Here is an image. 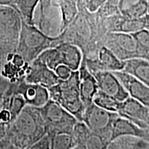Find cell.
<instances>
[{
	"label": "cell",
	"mask_w": 149,
	"mask_h": 149,
	"mask_svg": "<svg viewBox=\"0 0 149 149\" xmlns=\"http://www.w3.org/2000/svg\"><path fill=\"white\" fill-rule=\"evenodd\" d=\"M84 58L85 59L87 68L90 71H122L124 69L126 65V61L119 59L111 50L105 46H102L99 48L95 58L88 59L84 57Z\"/></svg>",
	"instance_id": "14"
},
{
	"label": "cell",
	"mask_w": 149,
	"mask_h": 149,
	"mask_svg": "<svg viewBox=\"0 0 149 149\" xmlns=\"http://www.w3.org/2000/svg\"><path fill=\"white\" fill-rule=\"evenodd\" d=\"M83 58L82 51L77 46L62 42L46 50L37 59L54 71L60 65H64L72 71H76L79 70Z\"/></svg>",
	"instance_id": "4"
},
{
	"label": "cell",
	"mask_w": 149,
	"mask_h": 149,
	"mask_svg": "<svg viewBox=\"0 0 149 149\" xmlns=\"http://www.w3.org/2000/svg\"><path fill=\"white\" fill-rule=\"evenodd\" d=\"M81 0H57L62 17V33L79 13V3Z\"/></svg>",
	"instance_id": "23"
},
{
	"label": "cell",
	"mask_w": 149,
	"mask_h": 149,
	"mask_svg": "<svg viewBox=\"0 0 149 149\" xmlns=\"http://www.w3.org/2000/svg\"><path fill=\"white\" fill-rule=\"evenodd\" d=\"M73 149H77V148H73Z\"/></svg>",
	"instance_id": "43"
},
{
	"label": "cell",
	"mask_w": 149,
	"mask_h": 149,
	"mask_svg": "<svg viewBox=\"0 0 149 149\" xmlns=\"http://www.w3.org/2000/svg\"><path fill=\"white\" fill-rule=\"evenodd\" d=\"M123 71L131 74L149 86V61L141 58L126 61Z\"/></svg>",
	"instance_id": "21"
},
{
	"label": "cell",
	"mask_w": 149,
	"mask_h": 149,
	"mask_svg": "<svg viewBox=\"0 0 149 149\" xmlns=\"http://www.w3.org/2000/svg\"><path fill=\"white\" fill-rule=\"evenodd\" d=\"M71 135L77 149H107L111 144L109 139L92 131L84 122L78 121Z\"/></svg>",
	"instance_id": "11"
},
{
	"label": "cell",
	"mask_w": 149,
	"mask_h": 149,
	"mask_svg": "<svg viewBox=\"0 0 149 149\" xmlns=\"http://www.w3.org/2000/svg\"><path fill=\"white\" fill-rule=\"evenodd\" d=\"M93 103L102 109L111 112L117 113L120 109V102L107 93L98 90L93 98Z\"/></svg>",
	"instance_id": "26"
},
{
	"label": "cell",
	"mask_w": 149,
	"mask_h": 149,
	"mask_svg": "<svg viewBox=\"0 0 149 149\" xmlns=\"http://www.w3.org/2000/svg\"><path fill=\"white\" fill-rule=\"evenodd\" d=\"M15 0H0V6H10L15 7Z\"/></svg>",
	"instance_id": "37"
},
{
	"label": "cell",
	"mask_w": 149,
	"mask_h": 149,
	"mask_svg": "<svg viewBox=\"0 0 149 149\" xmlns=\"http://www.w3.org/2000/svg\"><path fill=\"white\" fill-rule=\"evenodd\" d=\"M132 35L140 48L141 59L149 61V33L146 29H143Z\"/></svg>",
	"instance_id": "28"
},
{
	"label": "cell",
	"mask_w": 149,
	"mask_h": 149,
	"mask_svg": "<svg viewBox=\"0 0 149 149\" xmlns=\"http://www.w3.org/2000/svg\"><path fill=\"white\" fill-rule=\"evenodd\" d=\"M28 149H51V135L46 134Z\"/></svg>",
	"instance_id": "30"
},
{
	"label": "cell",
	"mask_w": 149,
	"mask_h": 149,
	"mask_svg": "<svg viewBox=\"0 0 149 149\" xmlns=\"http://www.w3.org/2000/svg\"><path fill=\"white\" fill-rule=\"evenodd\" d=\"M79 92L85 109L93 103V98L99 88L97 83L93 74L87 68L84 58L79 68Z\"/></svg>",
	"instance_id": "19"
},
{
	"label": "cell",
	"mask_w": 149,
	"mask_h": 149,
	"mask_svg": "<svg viewBox=\"0 0 149 149\" xmlns=\"http://www.w3.org/2000/svg\"><path fill=\"white\" fill-rule=\"evenodd\" d=\"M145 19V29L149 33V14L144 17Z\"/></svg>",
	"instance_id": "38"
},
{
	"label": "cell",
	"mask_w": 149,
	"mask_h": 149,
	"mask_svg": "<svg viewBox=\"0 0 149 149\" xmlns=\"http://www.w3.org/2000/svg\"><path fill=\"white\" fill-rule=\"evenodd\" d=\"M33 25L51 37L62 33V17L57 0H40L33 15Z\"/></svg>",
	"instance_id": "5"
},
{
	"label": "cell",
	"mask_w": 149,
	"mask_h": 149,
	"mask_svg": "<svg viewBox=\"0 0 149 149\" xmlns=\"http://www.w3.org/2000/svg\"><path fill=\"white\" fill-rule=\"evenodd\" d=\"M46 134L40 108L26 105L15 120L7 125L6 137L17 148L26 149Z\"/></svg>",
	"instance_id": "1"
},
{
	"label": "cell",
	"mask_w": 149,
	"mask_h": 149,
	"mask_svg": "<svg viewBox=\"0 0 149 149\" xmlns=\"http://www.w3.org/2000/svg\"><path fill=\"white\" fill-rule=\"evenodd\" d=\"M117 113L141 128L149 129V109L138 100L129 96L120 102Z\"/></svg>",
	"instance_id": "13"
},
{
	"label": "cell",
	"mask_w": 149,
	"mask_h": 149,
	"mask_svg": "<svg viewBox=\"0 0 149 149\" xmlns=\"http://www.w3.org/2000/svg\"><path fill=\"white\" fill-rule=\"evenodd\" d=\"M13 121L11 113L5 108H0V122L6 125H8Z\"/></svg>",
	"instance_id": "33"
},
{
	"label": "cell",
	"mask_w": 149,
	"mask_h": 149,
	"mask_svg": "<svg viewBox=\"0 0 149 149\" xmlns=\"http://www.w3.org/2000/svg\"><path fill=\"white\" fill-rule=\"evenodd\" d=\"M11 82L8 81L6 78L0 74V98H2L3 96L6 93L10 88Z\"/></svg>",
	"instance_id": "34"
},
{
	"label": "cell",
	"mask_w": 149,
	"mask_h": 149,
	"mask_svg": "<svg viewBox=\"0 0 149 149\" xmlns=\"http://www.w3.org/2000/svg\"><path fill=\"white\" fill-rule=\"evenodd\" d=\"M25 80L29 83L37 84L49 88L57 84L60 79L53 70L36 59L30 64Z\"/></svg>",
	"instance_id": "16"
},
{
	"label": "cell",
	"mask_w": 149,
	"mask_h": 149,
	"mask_svg": "<svg viewBox=\"0 0 149 149\" xmlns=\"http://www.w3.org/2000/svg\"><path fill=\"white\" fill-rule=\"evenodd\" d=\"M40 109L46 132L50 135L58 133L71 134L78 122L74 115L51 99Z\"/></svg>",
	"instance_id": "6"
},
{
	"label": "cell",
	"mask_w": 149,
	"mask_h": 149,
	"mask_svg": "<svg viewBox=\"0 0 149 149\" xmlns=\"http://www.w3.org/2000/svg\"><path fill=\"white\" fill-rule=\"evenodd\" d=\"M119 10L126 17H144L149 14V0H120Z\"/></svg>",
	"instance_id": "20"
},
{
	"label": "cell",
	"mask_w": 149,
	"mask_h": 149,
	"mask_svg": "<svg viewBox=\"0 0 149 149\" xmlns=\"http://www.w3.org/2000/svg\"><path fill=\"white\" fill-rule=\"evenodd\" d=\"M106 1L107 0H88L84 4L85 8L91 13H95L104 5Z\"/></svg>",
	"instance_id": "31"
},
{
	"label": "cell",
	"mask_w": 149,
	"mask_h": 149,
	"mask_svg": "<svg viewBox=\"0 0 149 149\" xmlns=\"http://www.w3.org/2000/svg\"><path fill=\"white\" fill-rule=\"evenodd\" d=\"M55 73L60 79H66L70 77L72 70L68 66L64 65H60L55 70Z\"/></svg>",
	"instance_id": "32"
},
{
	"label": "cell",
	"mask_w": 149,
	"mask_h": 149,
	"mask_svg": "<svg viewBox=\"0 0 149 149\" xmlns=\"http://www.w3.org/2000/svg\"><path fill=\"white\" fill-rule=\"evenodd\" d=\"M10 90L21 94L26 105L41 108L50 100L48 89L42 85L29 83L25 79L11 83Z\"/></svg>",
	"instance_id": "10"
},
{
	"label": "cell",
	"mask_w": 149,
	"mask_h": 149,
	"mask_svg": "<svg viewBox=\"0 0 149 149\" xmlns=\"http://www.w3.org/2000/svg\"><path fill=\"white\" fill-rule=\"evenodd\" d=\"M75 142L71 134L58 133L51 135V149H73Z\"/></svg>",
	"instance_id": "27"
},
{
	"label": "cell",
	"mask_w": 149,
	"mask_h": 149,
	"mask_svg": "<svg viewBox=\"0 0 149 149\" xmlns=\"http://www.w3.org/2000/svg\"><path fill=\"white\" fill-rule=\"evenodd\" d=\"M29 66L30 64L25 66H19L11 60L7 61L3 66L1 74L6 78L11 83L16 82L21 79H25Z\"/></svg>",
	"instance_id": "24"
},
{
	"label": "cell",
	"mask_w": 149,
	"mask_h": 149,
	"mask_svg": "<svg viewBox=\"0 0 149 149\" xmlns=\"http://www.w3.org/2000/svg\"><path fill=\"white\" fill-rule=\"evenodd\" d=\"M130 97L138 100L149 109V86L138 79L123 71L113 72Z\"/></svg>",
	"instance_id": "17"
},
{
	"label": "cell",
	"mask_w": 149,
	"mask_h": 149,
	"mask_svg": "<svg viewBox=\"0 0 149 149\" xmlns=\"http://www.w3.org/2000/svg\"><path fill=\"white\" fill-rule=\"evenodd\" d=\"M59 44V37L48 36L35 26L22 21L16 53L19 54L27 63L31 64L43 52Z\"/></svg>",
	"instance_id": "3"
},
{
	"label": "cell",
	"mask_w": 149,
	"mask_h": 149,
	"mask_svg": "<svg viewBox=\"0 0 149 149\" xmlns=\"http://www.w3.org/2000/svg\"><path fill=\"white\" fill-rule=\"evenodd\" d=\"M119 2L120 0H107L104 5L95 13L96 15L103 19L119 14Z\"/></svg>",
	"instance_id": "29"
},
{
	"label": "cell",
	"mask_w": 149,
	"mask_h": 149,
	"mask_svg": "<svg viewBox=\"0 0 149 149\" xmlns=\"http://www.w3.org/2000/svg\"><path fill=\"white\" fill-rule=\"evenodd\" d=\"M87 1H88V0H81V2H83L84 3V4H85V3Z\"/></svg>",
	"instance_id": "40"
},
{
	"label": "cell",
	"mask_w": 149,
	"mask_h": 149,
	"mask_svg": "<svg viewBox=\"0 0 149 149\" xmlns=\"http://www.w3.org/2000/svg\"><path fill=\"white\" fill-rule=\"evenodd\" d=\"M13 149H20V148H17V147H15V146H13ZM26 149H28V148H26Z\"/></svg>",
	"instance_id": "41"
},
{
	"label": "cell",
	"mask_w": 149,
	"mask_h": 149,
	"mask_svg": "<svg viewBox=\"0 0 149 149\" xmlns=\"http://www.w3.org/2000/svg\"><path fill=\"white\" fill-rule=\"evenodd\" d=\"M10 53H10V52L7 51L6 49H5L2 46H0V74H1V70L3 69V66L6 63L7 57H8V55Z\"/></svg>",
	"instance_id": "35"
},
{
	"label": "cell",
	"mask_w": 149,
	"mask_h": 149,
	"mask_svg": "<svg viewBox=\"0 0 149 149\" xmlns=\"http://www.w3.org/2000/svg\"><path fill=\"white\" fill-rule=\"evenodd\" d=\"M1 98H0V107H1Z\"/></svg>",
	"instance_id": "42"
},
{
	"label": "cell",
	"mask_w": 149,
	"mask_h": 149,
	"mask_svg": "<svg viewBox=\"0 0 149 149\" xmlns=\"http://www.w3.org/2000/svg\"><path fill=\"white\" fill-rule=\"evenodd\" d=\"M39 1L40 0H15V7L26 23L33 25V15Z\"/></svg>",
	"instance_id": "25"
},
{
	"label": "cell",
	"mask_w": 149,
	"mask_h": 149,
	"mask_svg": "<svg viewBox=\"0 0 149 149\" xmlns=\"http://www.w3.org/2000/svg\"><path fill=\"white\" fill-rule=\"evenodd\" d=\"M13 145L6 137L0 139V149H13Z\"/></svg>",
	"instance_id": "36"
},
{
	"label": "cell",
	"mask_w": 149,
	"mask_h": 149,
	"mask_svg": "<svg viewBox=\"0 0 149 149\" xmlns=\"http://www.w3.org/2000/svg\"><path fill=\"white\" fill-rule=\"evenodd\" d=\"M98 18L106 33H124L133 34L145 29L144 17L129 18L119 13L106 18Z\"/></svg>",
	"instance_id": "12"
},
{
	"label": "cell",
	"mask_w": 149,
	"mask_h": 149,
	"mask_svg": "<svg viewBox=\"0 0 149 149\" xmlns=\"http://www.w3.org/2000/svg\"><path fill=\"white\" fill-rule=\"evenodd\" d=\"M22 21L15 7L0 6V46L10 53L17 52Z\"/></svg>",
	"instance_id": "7"
},
{
	"label": "cell",
	"mask_w": 149,
	"mask_h": 149,
	"mask_svg": "<svg viewBox=\"0 0 149 149\" xmlns=\"http://www.w3.org/2000/svg\"><path fill=\"white\" fill-rule=\"evenodd\" d=\"M26 106V103L23 96L19 93L14 92L9 88L6 93L1 98V104L0 108L8 109L12 114L13 120H15Z\"/></svg>",
	"instance_id": "22"
},
{
	"label": "cell",
	"mask_w": 149,
	"mask_h": 149,
	"mask_svg": "<svg viewBox=\"0 0 149 149\" xmlns=\"http://www.w3.org/2000/svg\"><path fill=\"white\" fill-rule=\"evenodd\" d=\"M95 78L99 90L120 102L125 100L129 95L113 72L108 70L90 71Z\"/></svg>",
	"instance_id": "15"
},
{
	"label": "cell",
	"mask_w": 149,
	"mask_h": 149,
	"mask_svg": "<svg viewBox=\"0 0 149 149\" xmlns=\"http://www.w3.org/2000/svg\"><path fill=\"white\" fill-rule=\"evenodd\" d=\"M118 113L111 112L93 103L86 107L82 122L92 131L100 134L111 141V130Z\"/></svg>",
	"instance_id": "9"
},
{
	"label": "cell",
	"mask_w": 149,
	"mask_h": 149,
	"mask_svg": "<svg viewBox=\"0 0 149 149\" xmlns=\"http://www.w3.org/2000/svg\"><path fill=\"white\" fill-rule=\"evenodd\" d=\"M107 149H118V148H116V147H115V146H113V145L112 144H111L109 145V148H108Z\"/></svg>",
	"instance_id": "39"
},
{
	"label": "cell",
	"mask_w": 149,
	"mask_h": 149,
	"mask_svg": "<svg viewBox=\"0 0 149 149\" xmlns=\"http://www.w3.org/2000/svg\"><path fill=\"white\" fill-rule=\"evenodd\" d=\"M122 137H139L149 141V129L141 128L130 120L119 115L115 119L112 127L111 142Z\"/></svg>",
	"instance_id": "18"
},
{
	"label": "cell",
	"mask_w": 149,
	"mask_h": 149,
	"mask_svg": "<svg viewBox=\"0 0 149 149\" xmlns=\"http://www.w3.org/2000/svg\"><path fill=\"white\" fill-rule=\"evenodd\" d=\"M48 89L51 100L82 122L85 107L80 96L79 70L72 71L68 79H60L57 84Z\"/></svg>",
	"instance_id": "2"
},
{
	"label": "cell",
	"mask_w": 149,
	"mask_h": 149,
	"mask_svg": "<svg viewBox=\"0 0 149 149\" xmlns=\"http://www.w3.org/2000/svg\"><path fill=\"white\" fill-rule=\"evenodd\" d=\"M105 46L122 61L141 58L138 43L132 34L124 33H107L102 39Z\"/></svg>",
	"instance_id": "8"
}]
</instances>
